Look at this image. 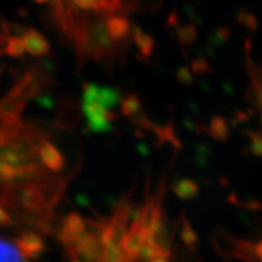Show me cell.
<instances>
[{
	"instance_id": "6da1fadb",
	"label": "cell",
	"mask_w": 262,
	"mask_h": 262,
	"mask_svg": "<svg viewBox=\"0 0 262 262\" xmlns=\"http://www.w3.org/2000/svg\"><path fill=\"white\" fill-rule=\"evenodd\" d=\"M106 18L107 15L96 12L80 14L78 18L72 44L80 66L85 61H95L113 67L125 57L127 45L120 44L111 35Z\"/></svg>"
},
{
	"instance_id": "7a4b0ae2",
	"label": "cell",
	"mask_w": 262,
	"mask_h": 262,
	"mask_svg": "<svg viewBox=\"0 0 262 262\" xmlns=\"http://www.w3.org/2000/svg\"><path fill=\"white\" fill-rule=\"evenodd\" d=\"M81 112L86 119V126L90 133H108L112 129V122L117 118L113 110L106 108L94 101H83Z\"/></svg>"
},
{
	"instance_id": "3957f363",
	"label": "cell",
	"mask_w": 262,
	"mask_h": 262,
	"mask_svg": "<svg viewBox=\"0 0 262 262\" xmlns=\"http://www.w3.org/2000/svg\"><path fill=\"white\" fill-rule=\"evenodd\" d=\"M229 253L244 262H262V232L253 239L231 238Z\"/></svg>"
},
{
	"instance_id": "277c9868",
	"label": "cell",
	"mask_w": 262,
	"mask_h": 262,
	"mask_svg": "<svg viewBox=\"0 0 262 262\" xmlns=\"http://www.w3.org/2000/svg\"><path fill=\"white\" fill-rule=\"evenodd\" d=\"M17 198L19 205L28 211L41 210L47 205V192L37 183H28L19 187Z\"/></svg>"
},
{
	"instance_id": "5b68a950",
	"label": "cell",
	"mask_w": 262,
	"mask_h": 262,
	"mask_svg": "<svg viewBox=\"0 0 262 262\" xmlns=\"http://www.w3.org/2000/svg\"><path fill=\"white\" fill-rule=\"evenodd\" d=\"M86 232V221L77 212H72L62 222L58 239L64 247L75 243Z\"/></svg>"
},
{
	"instance_id": "8992f818",
	"label": "cell",
	"mask_w": 262,
	"mask_h": 262,
	"mask_svg": "<svg viewBox=\"0 0 262 262\" xmlns=\"http://www.w3.org/2000/svg\"><path fill=\"white\" fill-rule=\"evenodd\" d=\"M38 158L45 168L54 172L62 171L64 168V158L61 150L48 139L42 140L38 147Z\"/></svg>"
},
{
	"instance_id": "52a82bcc",
	"label": "cell",
	"mask_w": 262,
	"mask_h": 262,
	"mask_svg": "<svg viewBox=\"0 0 262 262\" xmlns=\"http://www.w3.org/2000/svg\"><path fill=\"white\" fill-rule=\"evenodd\" d=\"M245 66L249 77H250V91H249V98L251 103L258 111H262V66L257 64L249 55L247 54Z\"/></svg>"
},
{
	"instance_id": "ba28073f",
	"label": "cell",
	"mask_w": 262,
	"mask_h": 262,
	"mask_svg": "<svg viewBox=\"0 0 262 262\" xmlns=\"http://www.w3.org/2000/svg\"><path fill=\"white\" fill-rule=\"evenodd\" d=\"M25 51L28 52L33 57H44L50 54V44L47 38L33 28L26 29L21 37Z\"/></svg>"
},
{
	"instance_id": "9c48e42d",
	"label": "cell",
	"mask_w": 262,
	"mask_h": 262,
	"mask_svg": "<svg viewBox=\"0 0 262 262\" xmlns=\"http://www.w3.org/2000/svg\"><path fill=\"white\" fill-rule=\"evenodd\" d=\"M16 247L26 258H31V260H37L45 250L44 241L40 235L33 232H26L19 235L16 241Z\"/></svg>"
},
{
	"instance_id": "30bf717a",
	"label": "cell",
	"mask_w": 262,
	"mask_h": 262,
	"mask_svg": "<svg viewBox=\"0 0 262 262\" xmlns=\"http://www.w3.org/2000/svg\"><path fill=\"white\" fill-rule=\"evenodd\" d=\"M163 0H120L124 12H136V14H147L156 11L162 5Z\"/></svg>"
},
{
	"instance_id": "8fae6325",
	"label": "cell",
	"mask_w": 262,
	"mask_h": 262,
	"mask_svg": "<svg viewBox=\"0 0 262 262\" xmlns=\"http://www.w3.org/2000/svg\"><path fill=\"white\" fill-rule=\"evenodd\" d=\"M0 262H27L15 244L0 238Z\"/></svg>"
},
{
	"instance_id": "7c38bea8",
	"label": "cell",
	"mask_w": 262,
	"mask_h": 262,
	"mask_svg": "<svg viewBox=\"0 0 262 262\" xmlns=\"http://www.w3.org/2000/svg\"><path fill=\"white\" fill-rule=\"evenodd\" d=\"M133 40L139 48V50L142 52L143 56H148L152 51V47H153V40L150 39L148 35L145 34L140 28L134 27L133 31Z\"/></svg>"
},
{
	"instance_id": "4fadbf2b",
	"label": "cell",
	"mask_w": 262,
	"mask_h": 262,
	"mask_svg": "<svg viewBox=\"0 0 262 262\" xmlns=\"http://www.w3.org/2000/svg\"><path fill=\"white\" fill-rule=\"evenodd\" d=\"M37 66L39 68H40L42 72H44V73H47L48 75L54 73V72L56 71V67H57L56 61H55V57L50 56V55H47V56L40 58Z\"/></svg>"
},
{
	"instance_id": "5bb4252c",
	"label": "cell",
	"mask_w": 262,
	"mask_h": 262,
	"mask_svg": "<svg viewBox=\"0 0 262 262\" xmlns=\"http://www.w3.org/2000/svg\"><path fill=\"white\" fill-rule=\"evenodd\" d=\"M35 100H37V102L44 108H52V107H54V104H55L54 98H52L50 95L44 94V93H41L40 95H39V96L35 98Z\"/></svg>"
},
{
	"instance_id": "9a60e30c",
	"label": "cell",
	"mask_w": 262,
	"mask_h": 262,
	"mask_svg": "<svg viewBox=\"0 0 262 262\" xmlns=\"http://www.w3.org/2000/svg\"><path fill=\"white\" fill-rule=\"evenodd\" d=\"M11 224V219L4 209L0 206V226H8Z\"/></svg>"
},
{
	"instance_id": "2e32d148",
	"label": "cell",
	"mask_w": 262,
	"mask_h": 262,
	"mask_svg": "<svg viewBox=\"0 0 262 262\" xmlns=\"http://www.w3.org/2000/svg\"><path fill=\"white\" fill-rule=\"evenodd\" d=\"M37 4H45V3H50L51 0H34Z\"/></svg>"
},
{
	"instance_id": "e0dca14e",
	"label": "cell",
	"mask_w": 262,
	"mask_h": 262,
	"mask_svg": "<svg viewBox=\"0 0 262 262\" xmlns=\"http://www.w3.org/2000/svg\"><path fill=\"white\" fill-rule=\"evenodd\" d=\"M261 126H262V111H261ZM260 135L262 137V127H261V134H260Z\"/></svg>"
},
{
	"instance_id": "ac0fdd59",
	"label": "cell",
	"mask_w": 262,
	"mask_h": 262,
	"mask_svg": "<svg viewBox=\"0 0 262 262\" xmlns=\"http://www.w3.org/2000/svg\"><path fill=\"white\" fill-rule=\"evenodd\" d=\"M0 77H2V67H0Z\"/></svg>"
}]
</instances>
